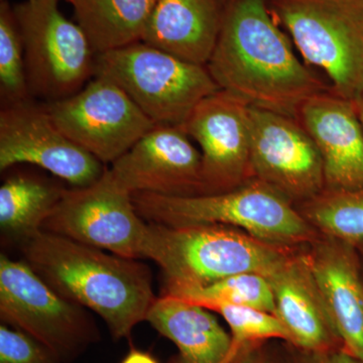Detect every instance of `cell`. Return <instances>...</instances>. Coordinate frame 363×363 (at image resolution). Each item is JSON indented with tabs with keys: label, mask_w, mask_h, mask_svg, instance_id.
<instances>
[{
	"label": "cell",
	"mask_w": 363,
	"mask_h": 363,
	"mask_svg": "<svg viewBox=\"0 0 363 363\" xmlns=\"http://www.w3.org/2000/svg\"><path fill=\"white\" fill-rule=\"evenodd\" d=\"M206 67L221 90L293 117L308 98L332 89L296 57L269 0H230Z\"/></svg>",
	"instance_id": "obj_1"
},
{
	"label": "cell",
	"mask_w": 363,
	"mask_h": 363,
	"mask_svg": "<svg viewBox=\"0 0 363 363\" xmlns=\"http://www.w3.org/2000/svg\"><path fill=\"white\" fill-rule=\"evenodd\" d=\"M20 248L45 283L102 318L116 340L130 339L157 300L152 272L140 259L43 230Z\"/></svg>",
	"instance_id": "obj_2"
},
{
	"label": "cell",
	"mask_w": 363,
	"mask_h": 363,
	"mask_svg": "<svg viewBox=\"0 0 363 363\" xmlns=\"http://www.w3.org/2000/svg\"><path fill=\"white\" fill-rule=\"evenodd\" d=\"M133 202L149 223L172 227L218 224L240 229L277 247H307L320 234L294 203L257 179L218 194L169 197L135 193Z\"/></svg>",
	"instance_id": "obj_3"
},
{
	"label": "cell",
	"mask_w": 363,
	"mask_h": 363,
	"mask_svg": "<svg viewBox=\"0 0 363 363\" xmlns=\"http://www.w3.org/2000/svg\"><path fill=\"white\" fill-rule=\"evenodd\" d=\"M293 250L218 224L172 227L149 223L145 259L161 267L167 290L206 286L243 272L267 277Z\"/></svg>",
	"instance_id": "obj_4"
},
{
	"label": "cell",
	"mask_w": 363,
	"mask_h": 363,
	"mask_svg": "<svg viewBox=\"0 0 363 363\" xmlns=\"http://www.w3.org/2000/svg\"><path fill=\"white\" fill-rule=\"evenodd\" d=\"M94 76L116 83L157 125L183 126L203 99L220 90L206 66L143 42L97 55Z\"/></svg>",
	"instance_id": "obj_5"
},
{
	"label": "cell",
	"mask_w": 363,
	"mask_h": 363,
	"mask_svg": "<svg viewBox=\"0 0 363 363\" xmlns=\"http://www.w3.org/2000/svg\"><path fill=\"white\" fill-rule=\"evenodd\" d=\"M308 65L328 76L332 90L363 96V0H269Z\"/></svg>",
	"instance_id": "obj_6"
},
{
	"label": "cell",
	"mask_w": 363,
	"mask_h": 363,
	"mask_svg": "<svg viewBox=\"0 0 363 363\" xmlns=\"http://www.w3.org/2000/svg\"><path fill=\"white\" fill-rule=\"evenodd\" d=\"M0 318L64 363L75 362L101 339L89 310L55 291L25 260L6 253L0 255Z\"/></svg>",
	"instance_id": "obj_7"
},
{
	"label": "cell",
	"mask_w": 363,
	"mask_h": 363,
	"mask_svg": "<svg viewBox=\"0 0 363 363\" xmlns=\"http://www.w3.org/2000/svg\"><path fill=\"white\" fill-rule=\"evenodd\" d=\"M60 2L26 0L13 6L30 96L44 98L47 104L75 94L95 73L96 56L87 38L62 13Z\"/></svg>",
	"instance_id": "obj_8"
},
{
	"label": "cell",
	"mask_w": 363,
	"mask_h": 363,
	"mask_svg": "<svg viewBox=\"0 0 363 363\" xmlns=\"http://www.w3.org/2000/svg\"><path fill=\"white\" fill-rule=\"evenodd\" d=\"M48 231L128 259H145L149 222L108 169L92 185L67 189L43 225Z\"/></svg>",
	"instance_id": "obj_9"
},
{
	"label": "cell",
	"mask_w": 363,
	"mask_h": 363,
	"mask_svg": "<svg viewBox=\"0 0 363 363\" xmlns=\"http://www.w3.org/2000/svg\"><path fill=\"white\" fill-rule=\"evenodd\" d=\"M45 104L60 130L104 164L157 126L119 86L98 76L72 96Z\"/></svg>",
	"instance_id": "obj_10"
},
{
	"label": "cell",
	"mask_w": 363,
	"mask_h": 363,
	"mask_svg": "<svg viewBox=\"0 0 363 363\" xmlns=\"http://www.w3.org/2000/svg\"><path fill=\"white\" fill-rule=\"evenodd\" d=\"M250 123L252 179L295 205L324 190L321 154L296 117L250 106Z\"/></svg>",
	"instance_id": "obj_11"
},
{
	"label": "cell",
	"mask_w": 363,
	"mask_h": 363,
	"mask_svg": "<svg viewBox=\"0 0 363 363\" xmlns=\"http://www.w3.org/2000/svg\"><path fill=\"white\" fill-rule=\"evenodd\" d=\"M20 164L40 167L73 188L92 185L106 169L60 130L45 104L30 99L0 112V171Z\"/></svg>",
	"instance_id": "obj_12"
},
{
	"label": "cell",
	"mask_w": 363,
	"mask_h": 363,
	"mask_svg": "<svg viewBox=\"0 0 363 363\" xmlns=\"http://www.w3.org/2000/svg\"><path fill=\"white\" fill-rule=\"evenodd\" d=\"M182 128L201 147L202 195L252 180L250 105L220 89L203 99Z\"/></svg>",
	"instance_id": "obj_13"
},
{
	"label": "cell",
	"mask_w": 363,
	"mask_h": 363,
	"mask_svg": "<svg viewBox=\"0 0 363 363\" xmlns=\"http://www.w3.org/2000/svg\"><path fill=\"white\" fill-rule=\"evenodd\" d=\"M182 126L157 125L108 169L131 195L203 194L202 156Z\"/></svg>",
	"instance_id": "obj_14"
},
{
	"label": "cell",
	"mask_w": 363,
	"mask_h": 363,
	"mask_svg": "<svg viewBox=\"0 0 363 363\" xmlns=\"http://www.w3.org/2000/svg\"><path fill=\"white\" fill-rule=\"evenodd\" d=\"M296 118L316 143L323 160L324 190L363 187V126L357 102L333 90L301 104Z\"/></svg>",
	"instance_id": "obj_15"
},
{
	"label": "cell",
	"mask_w": 363,
	"mask_h": 363,
	"mask_svg": "<svg viewBox=\"0 0 363 363\" xmlns=\"http://www.w3.org/2000/svg\"><path fill=\"white\" fill-rule=\"evenodd\" d=\"M306 253L343 350L363 360V274L357 247L319 234Z\"/></svg>",
	"instance_id": "obj_16"
},
{
	"label": "cell",
	"mask_w": 363,
	"mask_h": 363,
	"mask_svg": "<svg viewBox=\"0 0 363 363\" xmlns=\"http://www.w3.org/2000/svg\"><path fill=\"white\" fill-rule=\"evenodd\" d=\"M267 278L276 315L292 336L291 345L305 350L343 348L313 276L306 247L293 250Z\"/></svg>",
	"instance_id": "obj_17"
},
{
	"label": "cell",
	"mask_w": 363,
	"mask_h": 363,
	"mask_svg": "<svg viewBox=\"0 0 363 363\" xmlns=\"http://www.w3.org/2000/svg\"><path fill=\"white\" fill-rule=\"evenodd\" d=\"M230 0H157L143 42L177 58L206 66Z\"/></svg>",
	"instance_id": "obj_18"
},
{
	"label": "cell",
	"mask_w": 363,
	"mask_h": 363,
	"mask_svg": "<svg viewBox=\"0 0 363 363\" xmlns=\"http://www.w3.org/2000/svg\"><path fill=\"white\" fill-rule=\"evenodd\" d=\"M145 321L178 348L169 363H231V335L202 306L162 295Z\"/></svg>",
	"instance_id": "obj_19"
},
{
	"label": "cell",
	"mask_w": 363,
	"mask_h": 363,
	"mask_svg": "<svg viewBox=\"0 0 363 363\" xmlns=\"http://www.w3.org/2000/svg\"><path fill=\"white\" fill-rule=\"evenodd\" d=\"M97 55L143 42L157 0H67Z\"/></svg>",
	"instance_id": "obj_20"
},
{
	"label": "cell",
	"mask_w": 363,
	"mask_h": 363,
	"mask_svg": "<svg viewBox=\"0 0 363 363\" xmlns=\"http://www.w3.org/2000/svg\"><path fill=\"white\" fill-rule=\"evenodd\" d=\"M67 189L54 182L18 175L0 187V229L6 241L20 247L43 230Z\"/></svg>",
	"instance_id": "obj_21"
},
{
	"label": "cell",
	"mask_w": 363,
	"mask_h": 363,
	"mask_svg": "<svg viewBox=\"0 0 363 363\" xmlns=\"http://www.w3.org/2000/svg\"><path fill=\"white\" fill-rule=\"evenodd\" d=\"M310 225L322 234L357 247L363 241V187L323 190L296 205Z\"/></svg>",
	"instance_id": "obj_22"
},
{
	"label": "cell",
	"mask_w": 363,
	"mask_h": 363,
	"mask_svg": "<svg viewBox=\"0 0 363 363\" xmlns=\"http://www.w3.org/2000/svg\"><path fill=\"white\" fill-rule=\"evenodd\" d=\"M172 296L216 312L223 306H243L276 315L274 293L267 277L243 272L206 286H184L162 291Z\"/></svg>",
	"instance_id": "obj_23"
},
{
	"label": "cell",
	"mask_w": 363,
	"mask_h": 363,
	"mask_svg": "<svg viewBox=\"0 0 363 363\" xmlns=\"http://www.w3.org/2000/svg\"><path fill=\"white\" fill-rule=\"evenodd\" d=\"M0 94L4 105L30 97L23 40L13 6L7 0L0 2Z\"/></svg>",
	"instance_id": "obj_24"
},
{
	"label": "cell",
	"mask_w": 363,
	"mask_h": 363,
	"mask_svg": "<svg viewBox=\"0 0 363 363\" xmlns=\"http://www.w3.org/2000/svg\"><path fill=\"white\" fill-rule=\"evenodd\" d=\"M230 328L231 363L241 348L248 344L283 340L292 344V336L277 315L243 306H223L216 311Z\"/></svg>",
	"instance_id": "obj_25"
},
{
	"label": "cell",
	"mask_w": 363,
	"mask_h": 363,
	"mask_svg": "<svg viewBox=\"0 0 363 363\" xmlns=\"http://www.w3.org/2000/svg\"><path fill=\"white\" fill-rule=\"evenodd\" d=\"M0 363H64L51 350L25 332L0 325Z\"/></svg>",
	"instance_id": "obj_26"
},
{
	"label": "cell",
	"mask_w": 363,
	"mask_h": 363,
	"mask_svg": "<svg viewBox=\"0 0 363 363\" xmlns=\"http://www.w3.org/2000/svg\"><path fill=\"white\" fill-rule=\"evenodd\" d=\"M285 363H363L343 348L328 350H305L286 343Z\"/></svg>",
	"instance_id": "obj_27"
},
{
	"label": "cell",
	"mask_w": 363,
	"mask_h": 363,
	"mask_svg": "<svg viewBox=\"0 0 363 363\" xmlns=\"http://www.w3.org/2000/svg\"><path fill=\"white\" fill-rule=\"evenodd\" d=\"M267 342L243 346L233 363H285V353L272 350Z\"/></svg>",
	"instance_id": "obj_28"
},
{
	"label": "cell",
	"mask_w": 363,
	"mask_h": 363,
	"mask_svg": "<svg viewBox=\"0 0 363 363\" xmlns=\"http://www.w3.org/2000/svg\"><path fill=\"white\" fill-rule=\"evenodd\" d=\"M121 363H159L156 358L145 351L131 348Z\"/></svg>",
	"instance_id": "obj_29"
},
{
	"label": "cell",
	"mask_w": 363,
	"mask_h": 363,
	"mask_svg": "<svg viewBox=\"0 0 363 363\" xmlns=\"http://www.w3.org/2000/svg\"><path fill=\"white\" fill-rule=\"evenodd\" d=\"M358 114L363 126V96L357 101Z\"/></svg>",
	"instance_id": "obj_30"
},
{
	"label": "cell",
	"mask_w": 363,
	"mask_h": 363,
	"mask_svg": "<svg viewBox=\"0 0 363 363\" xmlns=\"http://www.w3.org/2000/svg\"><path fill=\"white\" fill-rule=\"evenodd\" d=\"M358 255H359L360 260V266H362V271L363 274V241L360 245H358L357 247Z\"/></svg>",
	"instance_id": "obj_31"
}]
</instances>
